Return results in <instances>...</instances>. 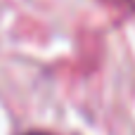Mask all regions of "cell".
I'll return each instance as SVG.
<instances>
[{"label": "cell", "instance_id": "1", "mask_svg": "<svg viewBox=\"0 0 135 135\" xmlns=\"http://www.w3.org/2000/svg\"><path fill=\"white\" fill-rule=\"evenodd\" d=\"M26 135H52V133H45V131H33V133H26Z\"/></svg>", "mask_w": 135, "mask_h": 135}]
</instances>
